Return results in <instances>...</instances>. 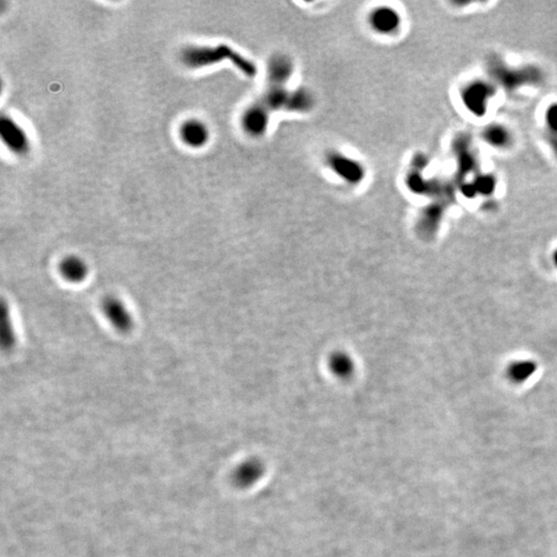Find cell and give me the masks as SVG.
<instances>
[{"label":"cell","instance_id":"12","mask_svg":"<svg viewBox=\"0 0 557 557\" xmlns=\"http://www.w3.org/2000/svg\"><path fill=\"white\" fill-rule=\"evenodd\" d=\"M0 321H1L0 338H1L2 349L10 350L14 345V328H12V319H10V309L4 301H2Z\"/></svg>","mask_w":557,"mask_h":557},{"label":"cell","instance_id":"17","mask_svg":"<svg viewBox=\"0 0 557 557\" xmlns=\"http://www.w3.org/2000/svg\"><path fill=\"white\" fill-rule=\"evenodd\" d=\"M548 143H549L550 148H551L552 152H554L557 158V136L556 134H549L548 136Z\"/></svg>","mask_w":557,"mask_h":557},{"label":"cell","instance_id":"11","mask_svg":"<svg viewBox=\"0 0 557 557\" xmlns=\"http://www.w3.org/2000/svg\"><path fill=\"white\" fill-rule=\"evenodd\" d=\"M1 136L3 141L14 150L24 148L26 139L22 130L10 120L3 118L1 122Z\"/></svg>","mask_w":557,"mask_h":557},{"label":"cell","instance_id":"1","mask_svg":"<svg viewBox=\"0 0 557 557\" xmlns=\"http://www.w3.org/2000/svg\"><path fill=\"white\" fill-rule=\"evenodd\" d=\"M187 61L190 65L203 66L212 63H217L221 60L228 59L240 68L247 76H253L256 72L254 65L249 60L245 59L240 54L225 45H220L216 48H201L189 52L186 55Z\"/></svg>","mask_w":557,"mask_h":557},{"label":"cell","instance_id":"7","mask_svg":"<svg viewBox=\"0 0 557 557\" xmlns=\"http://www.w3.org/2000/svg\"><path fill=\"white\" fill-rule=\"evenodd\" d=\"M401 18L396 10L390 8H381L372 16V24L382 33H390L400 27Z\"/></svg>","mask_w":557,"mask_h":557},{"label":"cell","instance_id":"5","mask_svg":"<svg viewBox=\"0 0 557 557\" xmlns=\"http://www.w3.org/2000/svg\"><path fill=\"white\" fill-rule=\"evenodd\" d=\"M330 164H332V168L336 170V174H340L346 180L350 181L351 183L361 181L365 174L361 164L345 156H334L330 160Z\"/></svg>","mask_w":557,"mask_h":557},{"label":"cell","instance_id":"2","mask_svg":"<svg viewBox=\"0 0 557 557\" xmlns=\"http://www.w3.org/2000/svg\"><path fill=\"white\" fill-rule=\"evenodd\" d=\"M492 74L507 89H514L527 84H537L542 80V74L534 68L511 70L494 60L490 65Z\"/></svg>","mask_w":557,"mask_h":557},{"label":"cell","instance_id":"16","mask_svg":"<svg viewBox=\"0 0 557 557\" xmlns=\"http://www.w3.org/2000/svg\"><path fill=\"white\" fill-rule=\"evenodd\" d=\"M546 125L549 134L557 136V103L549 105L545 115Z\"/></svg>","mask_w":557,"mask_h":557},{"label":"cell","instance_id":"9","mask_svg":"<svg viewBox=\"0 0 557 557\" xmlns=\"http://www.w3.org/2000/svg\"><path fill=\"white\" fill-rule=\"evenodd\" d=\"M267 110L263 105H255L245 117V125L250 134H263L267 126Z\"/></svg>","mask_w":557,"mask_h":557},{"label":"cell","instance_id":"8","mask_svg":"<svg viewBox=\"0 0 557 557\" xmlns=\"http://www.w3.org/2000/svg\"><path fill=\"white\" fill-rule=\"evenodd\" d=\"M537 369L538 365L535 361H517L509 365L507 376L513 383H525L535 375Z\"/></svg>","mask_w":557,"mask_h":557},{"label":"cell","instance_id":"6","mask_svg":"<svg viewBox=\"0 0 557 557\" xmlns=\"http://www.w3.org/2000/svg\"><path fill=\"white\" fill-rule=\"evenodd\" d=\"M60 273L68 282L80 283L88 275V267L84 261L77 256L64 259L59 265Z\"/></svg>","mask_w":557,"mask_h":557},{"label":"cell","instance_id":"10","mask_svg":"<svg viewBox=\"0 0 557 557\" xmlns=\"http://www.w3.org/2000/svg\"><path fill=\"white\" fill-rule=\"evenodd\" d=\"M484 139L490 145L498 149L507 148L512 141V134L505 126L500 124H492L485 128L483 132Z\"/></svg>","mask_w":557,"mask_h":557},{"label":"cell","instance_id":"13","mask_svg":"<svg viewBox=\"0 0 557 557\" xmlns=\"http://www.w3.org/2000/svg\"><path fill=\"white\" fill-rule=\"evenodd\" d=\"M290 63L285 58L273 60L270 65V78L272 83H283L290 77Z\"/></svg>","mask_w":557,"mask_h":557},{"label":"cell","instance_id":"4","mask_svg":"<svg viewBox=\"0 0 557 557\" xmlns=\"http://www.w3.org/2000/svg\"><path fill=\"white\" fill-rule=\"evenodd\" d=\"M101 305L103 314L116 330L122 332H130L132 330L134 324L132 315L119 298L115 296L105 297Z\"/></svg>","mask_w":557,"mask_h":557},{"label":"cell","instance_id":"3","mask_svg":"<svg viewBox=\"0 0 557 557\" xmlns=\"http://www.w3.org/2000/svg\"><path fill=\"white\" fill-rule=\"evenodd\" d=\"M494 86L484 81L469 83L461 93L463 105L477 117H483L488 110L490 99L494 97Z\"/></svg>","mask_w":557,"mask_h":557},{"label":"cell","instance_id":"15","mask_svg":"<svg viewBox=\"0 0 557 557\" xmlns=\"http://www.w3.org/2000/svg\"><path fill=\"white\" fill-rule=\"evenodd\" d=\"M473 185L477 192L485 195L492 194V193L494 192V188H496L494 179L492 178V176H487V174H486V176H478Z\"/></svg>","mask_w":557,"mask_h":557},{"label":"cell","instance_id":"18","mask_svg":"<svg viewBox=\"0 0 557 557\" xmlns=\"http://www.w3.org/2000/svg\"><path fill=\"white\" fill-rule=\"evenodd\" d=\"M554 263H556V265L557 267V250L556 251V252H554Z\"/></svg>","mask_w":557,"mask_h":557},{"label":"cell","instance_id":"14","mask_svg":"<svg viewBox=\"0 0 557 557\" xmlns=\"http://www.w3.org/2000/svg\"><path fill=\"white\" fill-rule=\"evenodd\" d=\"M263 474V467L259 461H250L241 469L239 480L244 485H250L257 481Z\"/></svg>","mask_w":557,"mask_h":557}]
</instances>
